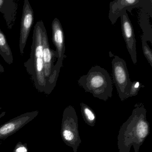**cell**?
Wrapping results in <instances>:
<instances>
[{"label": "cell", "mask_w": 152, "mask_h": 152, "mask_svg": "<svg viewBox=\"0 0 152 152\" xmlns=\"http://www.w3.org/2000/svg\"><path fill=\"white\" fill-rule=\"evenodd\" d=\"M146 113L142 104L135 105L132 114L119 130L117 138L119 152H129L132 146L135 152H139L140 146L149 133Z\"/></svg>", "instance_id": "cell-1"}, {"label": "cell", "mask_w": 152, "mask_h": 152, "mask_svg": "<svg viewBox=\"0 0 152 152\" xmlns=\"http://www.w3.org/2000/svg\"><path fill=\"white\" fill-rule=\"evenodd\" d=\"M52 41L56 48L57 53L58 60L54 65L55 73L58 77L60 69L63 66V62L65 51L64 34L62 25L57 18H55L52 22Z\"/></svg>", "instance_id": "cell-9"}, {"label": "cell", "mask_w": 152, "mask_h": 152, "mask_svg": "<svg viewBox=\"0 0 152 152\" xmlns=\"http://www.w3.org/2000/svg\"><path fill=\"white\" fill-rule=\"evenodd\" d=\"M42 48L44 75L47 82L48 92L49 95L56 87L58 78L55 73L54 65L55 58H57L58 55L56 51L51 49L50 47L45 26L42 29Z\"/></svg>", "instance_id": "cell-6"}, {"label": "cell", "mask_w": 152, "mask_h": 152, "mask_svg": "<svg viewBox=\"0 0 152 152\" xmlns=\"http://www.w3.org/2000/svg\"><path fill=\"white\" fill-rule=\"evenodd\" d=\"M38 111L28 112L11 119L0 126V140L7 138L33 120L39 114Z\"/></svg>", "instance_id": "cell-8"}, {"label": "cell", "mask_w": 152, "mask_h": 152, "mask_svg": "<svg viewBox=\"0 0 152 152\" xmlns=\"http://www.w3.org/2000/svg\"><path fill=\"white\" fill-rule=\"evenodd\" d=\"M136 8L142 9V10L151 14L152 1L151 0H115L110 2L108 18L112 25L116 23L123 12Z\"/></svg>", "instance_id": "cell-7"}, {"label": "cell", "mask_w": 152, "mask_h": 152, "mask_svg": "<svg viewBox=\"0 0 152 152\" xmlns=\"http://www.w3.org/2000/svg\"><path fill=\"white\" fill-rule=\"evenodd\" d=\"M13 152H28L27 144H23L21 142H18L16 145Z\"/></svg>", "instance_id": "cell-17"}, {"label": "cell", "mask_w": 152, "mask_h": 152, "mask_svg": "<svg viewBox=\"0 0 152 152\" xmlns=\"http://www.w3.org/2000/svg\"><path fill=\"white\" fill-rule=\"evenodd\" d=\"M142 46L144 56L147 59L148 61L150 64L151 66H152V50L149 48V46L147 44L146 40L144 39L143 36L142 37Z\"/></svg>", "instance_id": "cell-15"}, {"label": "cell", "mask_w": 152, "mask_h": 152, "mask_svg": "<svg viewBox=\"0 0 152 152\" xmlns=\"http://www.w3.org/2000/svg\"><path fill=\"white\" fill-rule=\"evenodd\" d=\"M78 128V118L75 109L72 106H68L63 113L61 135L63 141L73 148L74 152H77L81 143Z\"/></svg>", "instance_id": "cell-4"}, {"label": "cell", "mask_w": 152, "mask_h": 152, "mask_svg": "<svg viewBox=\"0 0 152 152\" xmlns=\"http://www.w3.org/2000/svg\"><path fill=\"white\" fill-rule=\"evenodd\" d=\"M34 22L33 10L28 0H25L21 18L19 39V50L21 55L24 53L25 48Z\"/></svg>", "instance_id": "cell-10"}, {"label": "cell", "mask_w": 152, "mask_h": 152, "mask_svg": "<svg viewBox=\"0 0 152 152\" xmlns=\"http://www.w3.org/2000/svg\"><path fill=\"white\" fill-rule=\"evenodd\" d=\"M78 83L94 97L106 101L113 96V82L108 72L99 66L91 67L88 74L81 76Z\"/></svg>", "instance_id": "cell-3"}, {"label": "cell", "mask_w": 152, "mask_h": 152, "mask_svg": "<svg viewBox=\"0 0 152 152\" xmlns=\"http://www.w3.org/2000/svg\"><path fill=\"white\" fill-rule=\"evenodd\" d=\"M18 8L17 1L0 0V12L4 15L7 26L10 30L15 25Z\"/></svg>", "instance_id": "cell-12"}, {"label": "cell", "mask_w": 152, "mask_h": 152, "mask_svg": "<svg viewBox=\"0 0 152 152\" xmlns=\"http://www.w3.org/2000/svg\"><path fill=\"white\" fill-rule=\"evenodd\" d=\"M44 26L43 22L40 20L34 26L30 58L24 63V66L31 76L36 89L48 95L43 59L42 29Z\"/></svg>", "instance_id": "cell-2"}, {"label": "cell", "mask_w": 152, "mask_h": 152, "mask_svg": "<svg viewBox=\"0 0 152 152\" xmlns=\"http://www.w3.org/2000/svg\"><path fill=\"white\" fill-rule=\"evenodd\" d=\"M4 72H5V70H4V67L1 64H0V76L1 75V74L4 73Z\"/></svg>", "instance_id": "cell-18"}, {"label": "cell", "mask_w": 152, "mask_h": 152, "mask_svg": "<svg viewBox=\"0 0 152 152\" xmlns=\"http://www.w3.org/2000/svg\"><path fill=\"white\" fill-rule=\"evenodd\" d=\"M1 107H0V110H1Z\"/></svg>", "instance_id": "cell-19"}, {"label": "cell", "mask_w": 152, "mask_h": 152, "mask_svg": "<svg viewBox=\"0 0 152 152\" xmlns=\"http://www.w3.org/2000/svg\"><path fill=\"white\" fill-rule=\"evenodd\" d=\"M122 33L126 43L127 50L134 64L137 63L136 41L134 29L129 18L127 11L122 13L121 16Z\"/></svg>", "instance_id": "cell-11"}, {"label": "cell", "mask_w": 152, "mask_h": 152, "mask_svg": "<svg viewBox=\"0 0 152 152\" xmlns=\"http://www.w3.org/2000/svg\"><path fill=\"white\" fill-rule=\"evenodd\" d=\"M0 55L4 61L11 65L13 63V54L12 50L7 41L6 36L0 29Z\"/></svg>", "instance_id": "cell-13"}, {"label": "cell", "mask_w": 152, "mask_h": 152, "mask_svg": "<svg viewBox=\"0 0 152 152\" xmlns=\"http://www.w3.org/2000/svg\"><path fill=\"white\" fill-rule=\"evenodd\" d=\"M141 87V84L139 81H136L132 83L129 97L137 96Z\"/></svg>", "instance_id": "cell-16"}, {"label": "cell", "mask_w": 152, "mask_h": 152, "mask_svg": "<svg viewBox=\"0 0 152 152\" xmlns=\"http://www.w3.org/2000/svg\"><path fill=\"white\" fill-rule=\"evenodd\" d=\"M82 114L86 123L91 127L96 124V115L93 110L86 104L82 103L80 104Z\"/></svg>", "instance_id": "cell-14"}, {"label": "cell", "mask_w": 152, "mask_h": 152, "mask_svg": "<svg viewBox=\"0 0 152 152\" xmlns=\"http://www.w3.org/2000/svg\"><path fill=\"white\" fill-rule=\"evenodd\" d=\"M113 76L119 97L121 101L129 97L132 82L125 60L114 56L112 61Z\"/></svg>", "instance_id": "cell-5"}]
</instances>
